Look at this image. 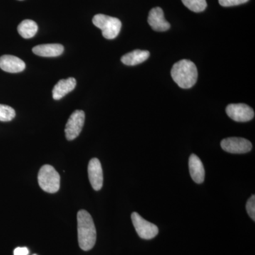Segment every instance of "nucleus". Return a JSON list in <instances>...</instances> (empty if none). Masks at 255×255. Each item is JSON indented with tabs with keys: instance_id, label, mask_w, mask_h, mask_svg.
Listing matches in <instances>:
<instances>
[{
	"instance_id": "obj_1",
	"label": "nucleus",
	"mask_w": 255,
	"mask_h": 255,
	"mask_svg": "<svg viewBox=\"0 0 255 255\" xmlns=\"http://www.w3.org/2000/svg\"><path fill=\"white\" fill-rule=\"evenodd\" d=\"M78 233L80 248L84 251L92 250L97 241V231L91 215L85 210L78 213Z\"/></svg>"
},
{
	"instance_id": "obj_2",
	"label": "nucleus",
	"mask_w": 255,
	"mask_h": 255,
	"mask_svg": "<svg viewBox=\"0 0 255 255\" xmlns=\"http://www.w3.org/2000/svg\"><path fill=\"white\" fill-rule=\"evenodd\" d=\"M171 75L178 86L182 89H189L197 81V68L191 60H179L172 67Z\"/></svg>"
},
{
	"instance_id": "obj_3",
	"label": "nucleus",
	"mask_w": 255,
	"mask_h": 255,
	"mask_svg": "<svg viewBox=\"0 0 255 255\" xmlns=\"http://www.w3.org/2000/svg\"><path fill=\"white\" fill-rule=\"evenodd\" d=\"M40 187L46 192L53 194L60 189L59 174L53 166L45 164L40 169L38 175Z\"/></svg>"
},
{
	"instance_id": "obj_4",
	"label": "nucleus",
	"mask_w": 255,
	"mask_h": 255,
	"mask_svg": "<svg viewBox=\"0 0 255 255\" xmlns=\"http://www.w3.org/2000/svg\"><path fill=\"white\" fill-rule=\"evenodd\" d=\"M95 26L100 28L102 35L107 39L117 38L122 28V22L119 18L105 14H97L92 19Z\"/></svg>"
},
{
	"instance_id": "obj_5",
	"label": "nucleus",
	"mask_w": 255,
	"mask_h": 255,
	"mask_svg": "<svg viewBox=\"0 0 255 255\" xmlns=\"http://www.w3.org/2000/svg\"><path fill=\"white\" fill-rule=\"evenodd\" d=\"M131 220L137 235L142 239L151 240L158 234L159 230L157 226L146 221L137 213H132Z\"/></svg>"
},
{
	"instance_id": "obj_6",
	"label": "nucleus",
	"mask_w": 255,
	"mask_h": 255,
	"mask_svg": "<svg viewBox=\"0 0 255 255\" xmlns=\"http://www.w3.org/2000/svg\"><path fill=\"white\" fill-rule=\"evenodd\" d=\"M221 146L223 150L232 154L247 153L253 148V145L250 140L238 137L223 139L221 142Z\"/></svg>"
},
{
	"instance_id": "obj_7",
	"label": "nucleus",
	"mask_w": 255,
	"mask_h": 255,
	"mask_svg": "<svg viewBox=\"0 0 255 255\" xmlns=\"http://www.w3.org/2000/svg\"><path fill=\"white\" fill-rule=\"evenodd\" d=\"M85 114L83 111L77 110L70 116L65 127V136L68 140H73L80 135L85 124Z\"/></svg>"
},
{
	"instance_id": "obj_8",
	"label": "nucleus",
	"mask_w": 255,
	"mask_h": 255,
	"mask_svg": "<svg viewBox=\"0 0 255 255\" xmlns=\"http://www.w3.org/2000/svg\"><path fill=\"white\" fill-rule=\"evenodd\" d=\"M226 114L233 121L248 122L254 118V110L245 104H231L226 107Z\"/></svg>"
},
{
	"instance_id": "obj_9",
	"label": "nucleus",
	"mask_w": 255,
	"mask_h": 255,
	"mask_svg": "<svg viewBox=\"0 0 255 255\" xmlns=\"http://www.w3.org/2000/svg\"><path fill=\"white\" fill-rule=\"evenodd\" d=\"M88 176L90 184L95 191L103 187L104 175L102 164L97 158H92L88 164Z\"/></svg>"
},
{
	"instance_id": "obj_10",
	"label": "nucleus",
	"mask_w": 255,
	"mask_h": 255,
	"mask_svg": "<svg viewBox=\"0 0 255 255\" xmlns=\"http://www.w3.org/2000/svg\"><path fill=\"white\" fill-rule=\"evenodd\" d=\"M147 21L154 31H165L170 28V24L164 18L163 10L160 7H155L150 10Z\"/></svg>"
},
{
	"instance_id": "obj_11",
	"label": "nucleus",
	"mask_w": 255,
	"mask_h": 255,
	"mask_svg": "<svg viewBox=\"0 0 255 255\" xmlns=\"http://www.w3.org/2000/svg\"><path fill=\"white\" fill-rule=\"evenodd\" d=\"M26 68L24 62L14 55H4L0 57V68L10 73H21Z\"/></svg>"
},
{
	"instance_id": "obj_12",
	"label": "nucleus",
	"mask_w": 255,
	"mask_h": 255,
	"mask_svg": "<svg viewBox=\"0 0 255 255\" xmlns=\"http://www.w3.org/2000/svg\"><path fill=\"white\" fill-rule=\"evenodd\" d=\"M189 173L193 180L196 184H201L205 179V169L201 159L192 154L189 159Z\"/></svg>"
},
{
	"instance_id": "obj_13",
	"label": "nucleus",
	"mask_w": 255,
	"mask_h": 255,
	"mask_svg": "<svg viewBox=\"0 0 255 255\" xmlns=\"http://www.w3.org/2000/svg\"><path fill=\"white\" fill-rule=\"evenodd\" d=\"M76 87V80L75 78H70L66 80H60L53 90V97L55 100H59L65 97L67 94L73 91Z\"/></svg>"
},
{
	"instance_id": "obj_14",
	"label": "nucleus",
	"mask_w": 255,
	"mask_h": 255,
	"mask_svg": "<svg viewBox=\"0 0 255 255\" xmlns=\"http://www.w3.org/2000/svg\"><path fill=\"white\" fill-rule=\"evenodd\" d=\"M63 51L64 47L58 43L38 45L33 48V53L38 56L47 57V58L59 56L63 54Z\"/></svg>"
},
{
	"instance_id": "obj_15",
	"label": "nucleus",
	"mask_w": 255,
	"mask_h": 255,
	"mask_svg": "<svg viewBox=\"0 0 255 255\" xmlns=\"http://www.w3.org/2000/svg\"><path fill=\"white\" fill-rule=\"evenodd\" d=\"M150 57L147 50H135L122 56V62L128 66L138 65L145 62Z\"/></svg>"
},
{
	"instance_id": "obj_16",
	"label": "nucleus",
	"mask_w": 255,
	"mask_h": 255,
	"mask_svg": "<svg viewBox=\"0 0 255 255\" xmlns=\"http://www.w3.org/2000/svg\"><path fill=\"white\" fill-rule=\"evenodd\" d=\"M17 30L18 33L23 38H31L36 34L38 31V25L32 20H23L22 22L18 25Z\"/></svg>"
},
{
	"instance_id": "obj_17",
	"label": "nucleus",
	"mask_w": 255,
	"mask_h": 255,
	"mask_svg": "<svg viewBox=\"0 0 255 255\" xmlns=\"http://www.w3.org/2000/svg\"><path fill=\"white\" fill-rule=\"evenodd\" d=\"M182 1L184 6L194 12H201L207 6L206 0H182Z\"/></svg>"
},
{
	"instance_id": "obj_18",
	"label": "nucleus",
	"mask_w": 255,
	"mask_h": 255,
	"mask_svg": "<svg viewBox=\"0 0 255 255\" xmlns=\"http://www.w3.org/2000/svg\"><path fill=\"white\" fill-rule=\"evenodd\" d=\"M16 116L14 109L7 105H0V121L10 122Z\"/></svg>"
},
{
	"instance_id": "obj_19",
	"label": "nucleus",
	"mask_w": 255,
	"mask_h": 255,
	"mask_svg": "<svg viewBox=\"0 0 255 255\" xmlns=\"http://www.w3.org/2000/svg\"><path fill=\"white\" fill-rule=\"evenodd\" d=\"M246 209L250 217L255 221V196H251L246 204Z\"/></svg>"
},
{
	"instance_id": "obj_20",
	"label": "nucleus",
	"mask_w": 255,
	"mask_h": 255,
	"mask_svg": "<svg viewBox=\"0 0 255 255\" xmlns=\"http://www.w3.org/2000/svg\"><path fill=\"white\" fill-rule=\"evenodd\" d=\"M249 0H219V4L223 6H237L244 3L248 2Z\"/></svg>"
},
{
	"instance_id": "obj_21",
	"label": "nucleus",
	"mask_w": 255,
	"mask_h": 255,
	"mask_svg": "<svg viewBox=\"0 0 255 255\" xmlns=\"http://www.w3.org/2000/svg\"><path fill=\"white\" fill-rule=\"evenodd\" d=\"M29 253L27 248H16L14 251V255H28Z\"/></svg>"
},
{
	"instance_id": "obj_22",
	"label": "nucleus",
	"mask_w": 255,
	"mask_h": 255,
	"mask_svg": "<svg viewBox=\"0 0 255 255\" xmlns=\"http://www.w3.org/2000/svg\"></svg>"
}]
</instances>
